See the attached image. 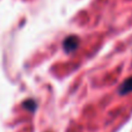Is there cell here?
<instances>
[{
    "instance_id": "obj_1",
    "label": "cell",
    "mask_w": 132,
    "mask_h": 132,
    "mask_svg": "<svg viewBox=\"0 0 132 132\" xmlns=\"http://www.w3.org/2000/svg\"><path fill=\"white\" fill-rule=\"evenodd\" d=\"M78 45H79V38L75 35H71V36L66 37L64 43H63L65 52H67V53L73 52L74 50H77Z\"/></svg>"
},
{
    "instance_id": "obj_2",
    "label": "cell",
    "mask_w": 132,
    "mask_h": 132,
    "mask_svg": "<svg viewBox=\"0 0 132 132\" xmlns=\"http://www.w3.org/2000/svg\"><path fill=\"white\" fill-rule=\"evenodd\" d=\"M131 92H132V77L124 80L118 88V93L121 95H126V94L131 93Z\"/></svg>"
}]
</instances>
